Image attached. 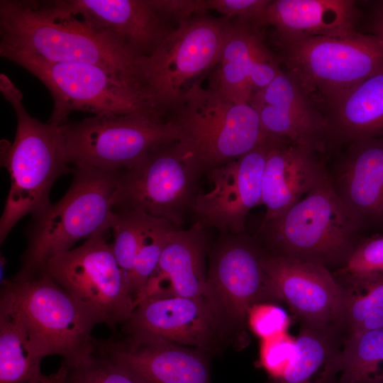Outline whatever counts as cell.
Listing matches in <instances>:
<instances>
[{
    "instance_id": "10",
    "label": "cell",
    "mask_w": 383,
    "mask_h": 383,
    "mask_svg": "<svg viewBox=\"0 0 383 383\" xmlns=\"http://www.w3.org/2000/svg\"><path fill=\"white\" fill-rule=\"evenodd\" d=\"M9 60L30 72L49 90L53 109L48 122L57 126L67 123L73 111L94 115L150 112L140 88L100 66L47 62L21 56Z\"/></svg>"
},
{
    "instance_id": "28",
    "label": "cell",
    "mask_w": 383,
    "mask_h": 383,
    "mask_svg": "<svg viewBox=\"0 0 383 383\" xmlns=\"http://www.w3.org/2000/svg\"><path fill=\"white\" fill-rule=\"evenodd\" d=\"M338 383H383V328L346 336Z\"/></svg>"
},
{
    "instance_id": "3",
    "label": "cell",
    "mask_w": 383,
    "mask_h": 383,
    "mask_svg": "<svg viewBox=\"0 0 383 383\" xmlns=\"http://www.w3.org/2000/svg\"><path fill=\"white\" fill-rule=\"evenodd\" d=\"M65 194L33 217L17 281L36 277L48 260L70 250L77 242L110 229L118 174L89 167H73Z\"/></svg>"
},
{
    "instance_id": "11",
    "label": "cell",
    "mask_w": 383,
    "mask_h": 383,
    "mask_svg": "<svg viewBox=\"0 0 383 383\" xmlns=\"http://www.w3.org/2000/svg\"><path fill=\"white\" fill-rule=\"evenodd\" d=\"M201 174L177 141L162 145L118 174L113 211L140 210L182 229L199 194Z\"/></svg>"
},
{
    "instance_id": "21",
    "label": "cell",
    "mask_w": 383,
    "mask_h": 383,
    "mask_svg": "<svg viewBox=\"0 0 383 383\" xmlns=\"http://www.w3.org/2000/svg\"><path fill=\"white\" fill-rule=\"evenodd\" d=\"M262 181V223L284 213L309 192L329 179L315 153L289 140L267 136Z\"/></svg>"
},
{
    "instance_id": "29",
    "label": "cell",
    "mask_w": 383,
    "mask_h": 383,
    "mask_svg": "<svg viewBox=\"0 0 383 383\" xmlns=\"http://www.w3.org/2000/svg\"><path fill=\"white\" fill-rule=\"evenodd\" d=\"M344 293L343 330L348 335L383 328V276L340 283Z\"/></svg>"
},
{
    "instance_id": "2",
    "label": "cell",
    "mask_w": 383,
    "mask_h": 383,
    "mask_svg": "<svg viewBox=\"0 0 383 383\" xmlns=\"http://www.w3.org/2000/svg\"><path fill=\"white\" fill-rule=\"evenodd\" d=\"M0 91L17 118L12 143L1 140V165L10 176V189L0 219L2 243L24 216L35 217L52 204L50 192L56 179L72 172L67 162L62 126L43 123L30 116L23 104V94L4 73Z\"/></svg>"
},
{
    "instance_id": "30",
    "label": "cell",
    "mask_w": 383,
    "mask_h": 383,
    "mask_svg": "<svg viewBox=\"0 0 383 383\" xmlns=\"http://www.w3.org/2000/svg\"><path fill=\"white\" fill-rule=\"evenodd\" d=\"M179 229L171 222L151 216L127 277L128 287L135 301L156 270L163 250L174 232Z\"/></svg>"
},
{
    "instance_id": "27",
    "label": "cell",
    "mask_w": 383,
    "mask_h": 383,
    "mask_svg": "<svg viewBox=\"0 0 383 383\" xmlns=\"http://www.w3.org/2000/svg\"><path fill=\"white\" fill-rule=\"evenodd\" d=\"M43 358L18 316L0 301V383H39Z\"/></svg>"
},
{
    "instance_id": "12",
    "label": "cell",
    "mask_w": 383,
    "mask_h": 383,
    "mask_svg": "<svg viewBox=\"0 0 383 383\" xmlns=\"http://www.w3.org/2000/svg\"><path fill=\"white\" fill-rule=\"evenodd\" d=\"M109 231L100 230L79 247L50 259L38 275L50 277L96 311L104 324L114 328L129 320L135 301L112 244L107 240Z\"/></svg>"
},
{
    "instance_id": "24",
    "label": "cell",
    "mask_w": 383,
    "mask_h": 383,
    "mask_svg": "<svg viewBox=\"0 0 383 383\" xmlns=\"http://www.w3.org/2000/svg\"><path fill=\"white\" fill-rule=\"evenodd\" d=\"M357 16L350 0H274L267 7L266 22L280 46L312 37L353 35Z\"/></svg>"
},
{
    "instance_id": "20",
    "label": "cell",
    "mask_w": 383,
    "mask_h": 383,
    "mask_svg": "<svg viewBox=\"0 0 383 383\" xmlns=\"http://www.w3.org/2000/svg\"><path fill=\"white\" fill-rule=\"evenodd\" d=\"M281 70L259 28L230 21L211 86L235 102L249 104L252 95L267 87Z\"/></svg>"
},
{
    "instance_id": "15",
    "label": "cell",
    "mask_w": 383,
    "mask_h": 383,
    "mask_svg": "<svg viewBox=\"0 0 383 383\" xmlns=\"http://www.w3.org/2000/svg\"><path fill=\"white\" fill-rule=\"evenodd\" d=\"M264 266L277 300L287 303L302 323L343 330V289L328 268L267 250Z\"/></svg>"
},
{
    "instance_id": "14",
    "label": "cell",
    "mask_w": 383,
    "mask_h": 383,
    "mask_svg": "<svg viewBox=\"0 0 383 383\" xmlns=\"http://www.w3.org/2000/svg\"><path fill=\"white\" fill-rule=\"evenodd\" d=\"M268 138L240 157L209 172L213 188L199 193L193 206L196 222L221 234L245 233L249 211L262 204V181Z\"/></svg>"
},
{
    "instance_id": "1",
    "label": "cell",
    "mask_w": 383,
    "mask_h": 383,
    "mask_svg": "<svg viewBox=\"0 0 383 383\" xmlns=\"http://www.w3.org/2000/svg\"><path fill=\"white\" fill-rule=\"evenodd\" d=\"M0 55L96 65L141 86L140 56L114 37L57 9L52 1H0Z\"/></svg>"
},
{
    "instance_id": "39",
    "label": "cell",
    "mask_w": 383,
    "mask_h": 383,
    "mask_svg": "<svg viewBox=\"0 0 383 383\" xmlns=\"http://www.w3.org/2000/svg\"><path fill=\"white\" fill-rule=\"evenodd\" d=\"M67 369L64 365L54 373L49 375L43 374L39 383H65Z\"/></svg>"
},
{
    "instance_id": "9",
    "label": "cell",
    "mask_w": 383,
    "mask_h": 383,
    "mask_svg": "<svg viewBox=\"0 0 383 383\" xmlns=\"http://www.w3.org/2000/svg\"><path fill=\"white\" fill-rule=\"evenodd\" d=\"M62 128L70 165L116 174L133 167L157 147L179 138L172 121L145 111L94 115Z\"/></svg>"
},
{
    "instance_id": "5",
    "label": "cell",
    "mask_w": 383,
    "mask_h": 383,
    "mask_svg": "<svg viewBox=\"0 0 383 383\" xmlns=\"http://www.w3.org/2000/svg\"><path fill=\"white\" fill-rule=\"evenodd\" d=\"M167 119L178 129L181 151L202 174L240 157L267 137L250 104L235 102L213 86H196Z\"/></svg>"
},
{
    "instance_id": "18",
    "label": "cell",
    "mask_w": 383,
    "mask_h": 383,
    "mask_svg": "<svg viewBox=\"0 0 383 383\" xmlns=\"http://www.w3.org/2000/svg\"><path fill=\"white\" fill-rule=\"evenodd\" d=\"M61 11L121 41L141 57L151 55L176 28L152 0H57Z\"/></svg>"
},
{
    "instance_id": "37",
    "label": "cell",
    "mask_w": 383,
    "mask_h": 383,
    "mask_svg": "<svg viewBox=\"0 0 383 383\" xmlns=\"http://www.w3.org/2000/svg\"><path fill=\"white\" fill-rule=\"evenodd\" d=\"M159 12L170 23L177 26L208 11L206 0H152Z\"/></svg>"
},
{
    "instance_id": "7",
    "label": "cell",
    "mask_w": 383,
    "mask_h": 383,
    "mask_svg": "<svg viewBox=\"0 0 383 383\" xmlns=\"http://www.w3.org/2000/svg\"><path fill=\"white\" fill-rule=\"evenodd\" d=\"M0 301L18 316L44 357L60 355L62 363L72 366L94 351L91 333L101 317L50 277L4 279Z\"/></svg>"
},
{
    "instance_id": "25",
    "label": "cell",
    "mask_w": 383,
    "mask_h": 383,
    "mask_svg": "<svg viewBox=\"0 0 383 383\" xmlns=\"http://www.w3.org/2000/svg\"><path fill=\"white\" fill-rule=\"evenodd\" d=\"M326 113L329 142L383 137V70L355 86Z\"/></svg>"
},
{
    "instance_id": "33",
    "label": "cell",
    "mask_w": 383,
    "mask_h": 383,
    "mask_svg": "<svg viewBox=\"0 0 383 383\" xmlns=\"http://www.w3.org/2000/svg\"><path fill=\"white\" fill-rule=\"evenodd\" d=\"M335 273L339 283L383 276V236L358 242Z\"/></svg>"
},
{
    "instance_id": "17",
    "label": "cell",
    "mask_w": 383,
    "mask_h": 383,
    "mask_svg": "<svg viewBox=\"0 0 383 383\" xmlns=\"http://www.w3.org/2000/svg\"><path fill=\"white\" fill-rule=\"evenodd\" d=\"M94 347L148 383H211L209 362L202 350L161 337L136 335L118 340L94 338Z\"/></svg>"
},
{
    "instance_id": "13",
    "label": "cell",
    "mask_w": 383,
    "mask_h": 383,
    "mask_svg": "<svg viewBox=\"0 0 383 383\" xmlns=\"http://www.w3.org/2000/svg\"><path fill=\"white\" fill-rule=\"evenodd\" d=\"M265 253L245 233L221 234L211 255L206 294L221 330L243 328L253 306L278 301L265 269Z\"/></svg>"
},
{
    "instance_id": "36",
    "label": "cell",
    "mask_w": 383,
    "mask_h": 383,
    "mask_svg": "<svg viewBox=\"0 0 383 383\" xmlns=\"http://www.w3.org/2000/svg\"><path fill=\"white\" fill-rule=\"evenodd\" d=\"M270 3V0H206V8L228 20L235 18L260 28L267 25L266 13Z\"/></svg>"
},
{
    "instance_id": "22",
    "label": "cell",
    "mask_w": 383,
    "mask_h": 383,
    "mask_svg": "<svg viewBox=\"0 0 383 383\" xmlns=\"http://www.w3.org/2000/svg\"><path fill=\"white\" fill-rule=\"evenodd\" d=\"M329 177L338 197L360 226L383 218V137L348 144L335 174Z\"/></svg>"
},
{
    "instance_id": "19",
    "label": "cell",
    "mask_w": 383,
    "mask_h": 383,
    "mask_svg": "<svg viewBox=\"0 0 383 383\" xmlns=\"http://www.w3.org/2000/svg\"><path fill=\"white\" fill-rule=\"evenodd\" d=\"M221 328L205 296L151 298L135 307L123 325L125 335H148L207 350Z\"/></svg>"
},
{
    "instance_id": "6",
    "label": "cell",
    "mask_w": 383,
    "mask_h": 383,
    "mask_svg": "<svg viewBox=\"0 0 383 383\" xmlns=\"http://www.w3.org/2000/svg\"><path fill=\"white\" fill-rule=\"evenodd\" d=\"M360 227L329 178L279 216L262 223L258 234L271 254L338 269L357 244Z\"/></svg>"
},
{
    "instance_id": "23",
    "label": "cell",
    "mask_w": 383,
    "mask_h": 383,
    "mask_svg": "<svg viewBox=\"0 0 383 383\" xmlns=\"http://www.w3.org/2000/svg\"><path fill=\"white\" fill-rule=\"evenodd\" d=\"M205 228L195 223L188 229L174 232L156 270L136 300L135 306L151 298L206 297Z\"/></svg>"
},
{
    "instance_id": "4",
    "label": "cell",
    "mask_w": 383,
    "mask_h": 383,
    "mask_svg": "<svg viewBox=\"0 0 383 383\" xmlns=\"http://www.w3.org/2000/svg\"><path fill=\"white\" fill-rule=\"evenodd\" d=\"M230 20L206 15L180 23L144 57L141 85L149 111L166 120L218 65Z\"/></svg>"
},
{
    "instance_id": "16",
    "label": "cell",
    "mask_w": 383,
    "mask_h": 383,
    "mask_svg": "<svg viewBox=\"0 0 383 383\" xmlns=\"http://www.w3.org/2000/svg\"><path fill=\"white\" fill-rule=\"evenodd\" d=\"M249 104L267 136L289 140L313 152L326 151L329 143L326 116L287 72L281 70L253 94Z\"/></svg>"
},
{
    "instance_id": "35",
    "label": "cell",
    "mask_w": 383,
    "mask_h": 383,
    "mask_svg": "<svg viewBox=\"0 0 383 383\" xmlns=\"http://www.w3.org/2000/svg\"><path fill=\"white\" fill-rule=\"evenodd\" d=\"M289 324L287 313L271 302L253 306L247 318V325L261 340L286 333Z\"/></svg>"
},
{
    "instance_id": "8",
    "label": "cell",
    "mask_w": 383,
    "mask_h": 383,
    "mask_svg": "<svg viewBox=\"0 0 383 383\" xmlns=\"http://www.w3.org/2000/svg\"><path fill=\"white\" fill-rule=\"evenodd\" d=\"M279 48L286 72L326 113L355 86L383 70V43L374 34L312 37Z\"/></svg>"
},
{
    "instance_id": "32",
    "label": "cell",
    "mask_w": 383,
    "mask_h": 383,
    "mask_svg": "<svg viewBox=\"0 0 383 383\" xmlns=\"http://www.w3.org/2000/svg\"><path fill=\"white\" fill-rule=\"evenodd\" d=\"M64 365L65 383H148L126 365L94 349L80 362Z\"/></svg>"
},
{
    "instance_id": "31",
    "label": "cell",
    "mask_w": 383,
    "mask_h": 383,
    "mask_svg": "<svg viewBox=\"0 0 383 383\" xmlns=\"http://www.w3.org/2000/svg\"><path fill=\"white\" fill-rule=\"evenodd\" d=\"M151 216L140 210L113 211L110 223L114 255L126 275L134 260Z\"/></svg>"
},
{
    "instance_id": "38",
    "label": "cell",
    "mask_w": 383,
    "mask_h": 383,
    "mask_svg": "<svg viewBox=\"0 0 383 383\" xmlns=\"http://www.w3.org/2000/svg\"><path fill=\"white\" fill-rule=\"evenodd\" d=\"M373 33L383 43V1L378 3L375 7L372 18Z\"/></svg>"
},
{
    "instance_id": "34",
    "label": "cell",
    "mask_w": 383,
    "mask_h": 383,
    "mask_svg": "<svg viewBox=\"0 0 383 383\" xmlns=\"http://www.w3.org/2000/svg\"><path fill=\"white\" fill-rule=\"evenodd\" d=\"M295 351L296 338L287 332L261 340L260 365L268 374L271 382L281 377Z\"/></svg>"
},
{
    "instance_id": "26",
    "label": "cell",
    "mask_w": 383,
    "mask_h": 383,
    "mask_svg": "<svg viewBox=\"0 0 383 383\" xmlns=\"http://www.w3.org/2000/svg\"><path fill=\"white\" fill-rule=\"evenodd\" d=\"M340 332L302 323L294 357L281 377L271 383H333L340 372Z\"/></svg>"
}]
</instances>
